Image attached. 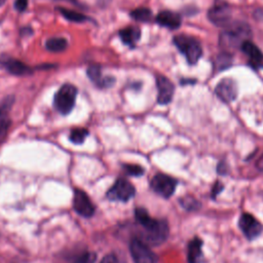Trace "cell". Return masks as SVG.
<instances>
[{"mask_svg":"<svg viewBox=\"0 0 263 263\" xmlns=\"http://www.w3.org/2000/svg\"><path fill=\"white\" fill-rule=\"evenodd\" d=\"M135 219L142 227L141 239L148 246H159L163 243L168 236V225L166 221L154 219L149 216L148 212L143 208L135 210Z\"/></svg>","mask_w":263,"mask_h":263,"instance_id":"6da1fadb","label":"cell"},{"mask_svg":"<svg viewBox=\"0 0 263 263\" xmlns=\"http://www.w3.org/2000/svg\"><path fill=\"white\" fill-rule=\"evenodd\" d=\"M251 36L250 27L243 23H233L226 26V30L221 34V42L224 46L235 47L248 40Z\"/></svg>","mask_w":263,"mask_h":263,"instance_id":"7a4b0ae2","label":"cell"},{"mask_svg":"<svg viewBox=\"0 0 263 263\" xmlns=\"http://www.w3.org/2000/svg\"><path fill=\"white\" fill-rule=\"evenodd\" d=\"M176 47L184 54L188 64L194 65L198 62L202 54V49L199 42L188 35H178L174 38Z\"/></svg>","mask_w":263,"mask_h":263,"instance_id":"3957f363","label":"cell"},{"mask_svg":"<svg viewBox=\"0 0 263 263\" xmlns=\"http://www.w3.org/2000/svg\"><path fill=\"white\" fill-rule=\"evenodd\" d=\"M77 88L75 85L66 83L62 85L53 97V106L58 112L63 115L69 114L76 101Z\"/></svg>","mask_w":263,"mask_h":263,"instance_id":"277c9868","label":"cell"},{"mask_svg":"<svg viewBox=\"0 0 263 263\" xmlns=\"http://www.w3.org/2000/svg\"><path fill=\"white\" fill-rule=\"evenodd\" d=\"M136 189L134 185L125 180L124 178H119L107 191V197L113 201H127L134 197Z\"/></svg>","mask_w":263,"mask_h":263,"instance_id":"5b68a950","label":"cell"},{"mask_svg":"<svg viewBox=\"0 0 263 263\" xmlns=\"http://www.w3.org/2000/svg\"><path fill=\"white\" fill-rule=\"evenodd\" d=\"M176 186L177 181L174 178L161 173L153 176L150 181L151 189L163 198L171 197L176 190Z\"/></svg>","mask_w":263,"mask_h":263,"instance_id":"8992f818","label":"cell"},{"mask_svg":"<svg viewBox=\"0 0 263 263\" xmlns=\"http://www.w3.org/2000/svg\"><path fill=\"white\" fill-rule=\"evenodd\" d=\"M129 252L135 263H156L157 257L147 243L139 238L132 239Z\"/></svg>","mask_w":263,"mask_h":263,"instance_id":"52a82bcc","label":"cell"},{"mask_svg":"<svg viewBox=\"0 0 263 263\" xmlns=\"http://www.w3.org/2000/svg\"><path fill=\"white\" fill-rule=\"evenodd\" d=\"M73 208L75 212L84 217V218H89L93 215L95 213V205L88 195L82 191L81 189L76 188L74 190V196H73Z\"/></svg>","mask_w":263,"mask_h":263,"instance_id":"ba28073f","label":"cell"},{"mask_svg":"<svg viewBox=\"0 0 263 263\" xmlns=\"http://www.w3.org/2000/svg\"><path fill=\"white\" fill-rule=\"evenodd\" d=\"M238 226L245 236L250 240L255 239L257 236H259L263 230L261 223L249 213H243L240 216Z\"/></svg>","mask_w":263,"mask_h":263,"instance_id":"9c48e42d","label":"cell"},{"mask_svg":"<svg viewBox=\"0 0 263 263\" xmlns=\"http://www.w3.org/2000/svg\"><path fill=\"white\" fill-rule=\"evenodd\" d=\"M157 86V103L159 105H167L174 96L175 86L173 82L162 75H157L156 77Z\"/></svg>","mask_w":263,"mask_h":263,"instance_id":"30bf717a","label":"cell"},{"mask_svg":"<svg viewBox=\"0 0 263 263\" xmlns=\"http://www.w3.org/2000/svg\"><path fill=\"white\" fill-rule=\"evenodd\" d=\"M215 92L217 97L224 103H230L237 96V85L231 78L222 79L216 86Z\"/></svg>","mask_w":263,"mask_h":263,"instance_id":"8fae6325","label":"cell"},{"mask_svg":"<svg viewBox=\"0 0 263 263\" xmlns=\"http://www.w3.org/2000/svg\"><path fill=\"white\" fill-rule=\"evenodd\" d=\"M208 16L214 25L219 27H226L230 24L231 12L227 5L219 4V5L213 6L209 10Z\"/></svg>","mask_w":263,"mask_h":263,"instance_id":"7c38bea8","label":"cell"},{"mask_svg":"<svg viewBox=\"0 0 263 263\" xmlns=\"http://www.w3.org/2000/svg\"><path fill=\"white\" fill-rule=\"evenodd\" d=\"M0 67L4 68L7 72H9L12 75L23 76L31 73V69L24 64L22 61H18L16 59L0 55Z\"/></svg>","mask_w":263,"mask_h":263,"instance_id":"4fadbf2b","label":"cell"},{"mask_svg":"<svg viewBox=\"0 0 263 263\" xmlns=\"http://www.w3.org/2000/svg\"><path fill=\"white\" fill-rule=\"evenodd\" d=\"M13 96H7L0 102V140H2L5 137L10 126L11 122L8 118V113L13 105Z\"/></svg>","mask_w":263,"mask_h":263,"instance_id":"5bb4252c","label":"cell"},{"mask_svg":"<svg viewBox=\"0 0 263 263\" xmlns=\"http://www.w3.org/2000/svg\"><path fill=\"white\" fill-rule=\"evenodd\" d=\"M86 74H87L88 78L98 87H101V88L111 87L114 84V82H115L114 77L103 76L102 75V71H101V67L99 65H96V64L88 66V68L86 70Z\"/></svg>","mask_w":263,"mask_h":263,"instance_id":"9a60e30c","label":"cell"},{"mask_svg":"<svg viewBox=\"0 0 263 263\" xmlns=\"http://www.w3.org/2000/svg\"><path fill=\"white\" fill-rule=\"evenodd\" d=\"M241 50L249 58V62L253 65L254 68L259 67L263 62V52L250 40H246L240 45Z\"/></svg>","mask_w":263,"mask_h":263,"instance_id":"2e32d148","label":"cell"},{"mask_svg":"<svg viewBox=\"0 0 263 263\" xmlns=\"http://www.w3.org/2000/svg\"><path fill=\"white\" fill-rule=\"evenodd\" d=\"M156 23L162 27L175 30L181 26V17L174 11L162 10L156 15Z\"/></svg>","mask_w":263,"mask_h":263,"instance_id":"e0dca14e","label":"cell"},{"mask_svg":"<svg viewBox=\"0 0 263 263\" xmlns=\"http://www.w3.org/2000/svg\"><path fill=\"white\" fill-rule=\"evenodd\" d=\"M202 260V240L199 237H194L188 243L187 261L188 263H201Z\"/></svg>","mask_w":263,"mask_h":263,"instance_id":"ac0fdd59","label":"cell"},{"mask_svg":"<svg viewBox=\"0 0 263 263\" xmlns=\"http://www.w3.org/2000/svg\"><path fill=\"white\" fill-rule=\"evenodd\" d=\"M119 37L125 45L135 47L141 38V30L135 26H127L119 31Z\"/></svg>","mask_w":263,"mask_h":263,"instance_id":"d6986e66","label":"cell"},{"mask_svg":"<svg viewBox=\"0 0 263 263\" xmlns=\"http://www.w3.org/2000/svg\"><path fill=\"white\" fill-rule=\"evenodd\" d=\"M68 47V40L64 37H51L45 41V48L51 52H62Z\"/></svg>","mask_w":263,"mask_h":263,"instance_id":"ffe728a7","label":"cell"},{"mask_svg":"<svg viewBox=\"0 0 263 263\" xmlns=\"http://www.w3.org/2000/svg\"><path fill=\"white\" fill-rule=\"evenodd\" d=\"M58 10L60 11V13L69 22H73V23H84L88 20V17L80 12H77L75 10L72 9H68L65 7H60L58 8Z\"/></svg>","mask_w":263,"mask_h":263,"instance_id":"44dd1931","label":"cell"},{"mask_svg":"<svg viewBox=\"0 0 263 263\" xmlns=\"http://www.w3.org/2000/svg\"><path fill=\"white\" fill-rule=\"evenodd\" d=\"M130 16L137 22L148 23L152 20V11L147 7H139L130 11Z\"/></svg>","mask_w":263,"mask_h":263,"instance_id":"7402d4cb","label":"cell"},{"mask_svg":"<svg viewBox=\"0 0 263 263\" xmlns=\"http://www.w3.org/2000/svg\"><path fill=\"white\" fill-rule=\"evenodd\" d=\"M88 134V130L84 127H76L70 132L69 140L74 144H82Z\"/></svg>","mask_w":263,"mask_h":263,"instance_id":"603a6c76","label":"cell"},{"mask_svg":"<svg viewBox=\"0 0 263 263\" xmlns=\"http://www.w3.org/2000/svg\"><path fill=\"white\" fill-rule=\"evenodd\" d=\"M97 260L96 253L83 251L81 253H78L74 257V263H95Z\"/></svg>","mask_w":263,"mask_h":263,"instance_id":"cb8c5ba5","label":"cell"},{"mask_svg":"<svg viewBox=\"0 0 263 263\" xmlns=\"http://www.w3.org/2000/svg\"><path fill=\"white\" fill-rule=\"evenodd\" d=\"M123 170L124 172L129 175V176H134V177H140L144 174V168L139 165V164H123Z\"/></svg>","mask_w":263,"mask_h":263,"instance_id":"d4e9b609","label":"cell"},{"mask_svg":"<svg viewBox=\"0 0 263 263\" xmlns=\"http://www.w3.org/2000/svg\"><path fill=\"white\" fill-rule=\"evenodd\" d=\"M100 263H123L121 262V260L118 258L117 255L111 253V254H107Z\"/></svg>","mask_w":263,"mask_h":263,"instance_id":"484cf974","label":"cell"},{"mask_svg":"<svg viewBox=\"0 0 263 263\" xmlns=\"http://www.w3.org/2000/svg\"><path fill=\"white\" fill-rule=\"evenodd\" d=\"M27 6H28V0H15L14 1V8L20 12L24 11L27 8Z\"/></svg>","mask_w":263,"mask_h":263,"instance_id":"4316f807","label":"cell"},{"mask_svg":"<svg viewBox=\"0 0 263 263\" xmlns=\"http://www.w3.org/2000/svg\"><path fill=\"white\" fill-rule=\"evenodd\" d=\"M222 189H223V186L219 182H217L213 187V196H216L220 191H222Z\"/></svg>","mask_w":263,"mask_h":263,"instance_id":"83f0119b","label":"cell"},{"mask_svg":"<svg viewBox=\"0 0 263 263\" xmlns=\"http://www.w3.org/2000/svg\"><path fill=\"white\" fill-rule=\"evenodd\" d=\"M257 167L261 171H263V155L260 157V159L257 161Z\"/></svg>","mask_w":263,"mask_h":263,"instance_id":"f1b7e54d","label":"cell"},{"mask_svg":"<svg viewBox=\"0 0 263 263\" xmlns=\"http://www.w3.org/2000/svg\"><path fill=\"white\" fill-rule=\"evenodd\" d=\"M5 1H6V0H0V6H1L2 4H4V3H5Z\"/></svg>","mask_w":263,"mask_h":263,"instance_id":"f546056e","label":"cell"}]
</instances>
